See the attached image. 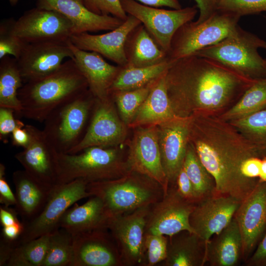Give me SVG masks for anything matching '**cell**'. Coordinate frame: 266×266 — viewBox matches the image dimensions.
I'll return each mask as SVG.
<instances>
[{"label": "cell", "instance_id": "6da1fadb", "mask_svg": "<svg viewBox=\"0 0 266 266\" xmlns=\"http://www.w3.org/2000/svg\"><path fill=\"white\" fill-rule=\"evenodd\" d=\"M166 79L173 111L176 116L184 118L195 114L219 116L256 81L196 55L171 63Z\"/></svg>", "mask_w": 266, "mask_h": 266}, {"label": "cell", "instance_id": "7a4b0ae2", "mask_svg": "<svg viewBox=\"0 0 266 266\" xmlns=\"http://www.w3.org/2000/svg\"><path fill=\"white\" fill-rule=\"evenodd\" d=\"M189 142L214 177L216 194L241 201L260 181L244 176L241 167L247 159L263 158L266 152L253 145L229 122L218 116H190Z\"/></svg>", "mask_w": 266, "mask_h": 266}, {"label": "cell", "instance_id": "3957f363", "mask_svg": "<svg viewBox=\"0 0 266 266\" xmlns=\"http://www.w3.org/2000/svg\"><path fill=\"white\" fill-rule=\"evenodd\" d=\"M88 89L74 58H69L52 73L24 83L18 93L22 105L20 116L43 123L54 109Z\"/></svg>", "mask_w": 266, "mask_h": 266}, {"label": "cell", "instance_id": "277c9868", "mask_svg": "<svg viewBox=\"0 0 266 266\" xmlns=\"http://www.w3.org/2000/svg\"><path fill=\"white\" fill-rule=\"evenodd\" d=\"M87 190L102 200L111 217L151 205L164 196L158 182L132 170L119 178L89 183Z\"/></svg>", "mask_w": 266, "mask_h": 266}, {"label": "cell", "instance_id": "5b68a950", "mask_svg": "<svg viewBox=\"0 0 266 266\" xmlns=\"http://www.w3.org/2000/svg\"><path fill=\"white\" fill-rule=\"evenodd\" d=\"M58 184L82 179L88 183L119 178L131 170L117 146L87 148L76 154L58 153Z\"/></svg>", "mask_w": 266, "mask_h": 266}, {"label": "cell", "instance_id": "8992f818", "mask_svg": "<svg viewBox=\"0 0 266 266\" xmlns=\"http://www.w3.org/2000/svg\"><path fill=\"white\" fill-rule=\"evenodd\" d=\"M97 99L87 91L54 109L42 130L59 153H68L83 139L90 125Z\"/></svg>", "mask_w": 266, "mask_h": 266}, {"label": "cell", "instance_id": "52a82bcc", "mask_svg": "<svg viewBox=\"0 0 266 266\" xmlns=\"http://www.w3.org/2000/svg\"><path fill=\"white\" fill-rule=\"evenodd\" d=\"M265 40L239 26L231 35L195 54L216 61L249 79L266 78V59L259 54Z\"/></svg>", "mask_w": 266, "mask_h": 266}, {"label": "cell", "instance_id": "ba28073f", "mask_svg": "<svg viewBox=\"0 0 266 266\" xmlns=\"http://www.w3.org/2000/svg\"><path fill=\"white\" fill-rule=\"evenodd\" d=\"M241 17L217 11L210 18L201 23L187 22L174 34L167 54L170 64L199 51L217 43L233 33Z\"/></svg>", "mask_w": 266, "mask_h": 266}, {"label": "cell", "instance_id": "9c48e42d", "mask_svg": "<svg viewBox=\"0 0 266 266\" xmlns=\"http://www.w3.org/2000/svg\"><path fill=\"white\" fill-rule=\"evenodd\" d=\"M88 184L82 179H76L53 187L41 212L32 221L23 223L24 229L16 241V246L59 229L65 212L77 201L92 196L87 190Z\"/></svg>", "mask_w": 266, "mask_h": 266}, {"label": "cell", "instance_id": "30bf717a", "mask_svg": "<svg viewBox=\"0 0 266 266\" xmlns=\"http://www.w3.org/2000/svg\"><path fill=\"white\" fill-rule=\"evenodd\" d=\"M125 12L138 19L158 45L167 54L177 30L192 21L199 11L197 6L165 9L143 4L135 0H120Z\"/></svg>", "mask_w": 266, "mask_h": 266}, {"label": "cell", "instance_id": "8fae6325", "mask_svg": "<svg viewBox=\"0 0 266 266\" xmlns=\"http://www.w3.org/2000/svg\"><path fill=\"white\" fill-rule=\"evenodd\" d=\"M12 31L28 43L67 42L73 34V26L60 13L36 7L26 11L18 20H14Z\"/></svg>", "mask_w": 266, "mask_h": 266}, {"label": "cell", "instance_id": "7c38bea8", "mask_svg": "<svg viewBox=\"0 0 266 266\" xmlns=\"http://www.w3.org/2000/svg\"><path fill=\"white\" fill-rule=\"evenodd\" d=\"M151 205L110 218L108 230L119 250L123 266H144V239Z\"/></svg>", "mask_w": 266, "mask_h": 266}, {"label": "cell", "instance_id": "4fadbf2b", "mask_svg": "<svg viewBox=\"0 0 266 266\" xmlns=\"http://www.w3.org/2000/svg\"><path fill=\"white\" fill-rule=\"evenodd\" d=\"M25 128L30 135V142L15 155V158L33 178L52 189L58 184V152L42 130L29 124Z\"/></svg>", "mask_w": 266, "mask_h": 266}, {"label": "cell", "instance_id": "5bb4252c", "mask_svg": "<svg viewBox=\"0 0 266 266\" xmlns=\"http://www.w3.org/2000/svg\"><path fill=\"white\" fill-rule=\"evenodd\" d=\"M195 205L179 194L175 185L169 186L163 198L151 205L145 233L170 237L183 231L193 233L189 218Z\"/></svg>", "mask_w": 266, "mask_h": 266}, {"label": "cell", "instance_id": "9a60e30c", "mask_svg": "<svg viewBox=\"0 0 266 266\" xmlns=\"http://www.w3.org/2000/svg\"><path fill=\"white\" fill-rule=\"evenodd\" d=\"M135 129L127 153L131 170L158 182L162 186L165 196L169 185L162 164L156 125Z\"/></svg>", "mask_w": 266, "mask_h": 266}, {"label": "cell", "instance_id": "2e32d148", "mask_svg": "<svg viewBox=\"0 0 266 266\" xmlns=\"http://www.w3.org/2000/svg\"><path fill=\"white\" fill-rule=\"evenodd\" d=\"M127 127L119 116L111 97L97 100L91 121L82 141L67 154H76L93 146H117L126 139Z\"/></svg>", "mask_w": 266, "mask_h": 266}, {"label": "cell", "instance_id": "e0dca14e", "mask_svg": "<svg viewBox=\"0 0 266 266\" xmlns=\"http://www.w3.org/2000/svg\"><path fill=\"white\" fill-rule=\"evenodd\" d=\"M233 218L241 233L242 259L246 262L266 232V182L259 181L241 201Z\"/></svg>", "mask_w": 266, "mask_h": 266}, {"label": "cell", "instance_id": "ac0fdd59", "mask_svg": "<svg viewBox=\"0 0 266 266\" xmlns=\"http://www.w3.org/2000/svg\"><path fill=\"white\" fill-rule=\"evenodd\" d=\"M190 117L176 116L156 125L162 166L169 186L175 185L188 145Z\"/></svg>", "mask_w": 266, "mask_h": 266}, {"label": "cell", "instance_id": "d6986e66", "mask_svg": "<svg viewBox=\"0 0 266 266\" xmlns=\"http://www.w3.org/2000/svg\"><path fill=\"white\" fill-rule=\"evenodd\" d=\"M240 202L233 197L216 193L200 200L189 218L193 233L208 240L229 224Z\"/></svg>", "mask_w": 266, "mask_h": 266}, {"label": "cell", "instance_id": "ffe728a7", "mask_svg": "<svg viewBox=\"0 0 266 266\" xmlns=\"http://www.w3.org/2000/svg\"><path fill=\"white\" fill-rule=\"evenodd\" d=\"M68 41L28 43L17 60L24 83L52 73L61 66L66 58H73Z\"/></svg>", "mask_w": 266, "mask_h": 266}, {"label": "cell", "instance_id": "44dd1931", "mask_svg": "<svg viewBox=\"0 0 266 266\" xmlns=\"http://www.w3.org/2000/svg\"><path fill=\"white\" fill-rule=\"evenodd\" d=\"M108 230L72 235L71 266H123L116 244Z\"/></svg>", "mask_w": 266, "mask_h": 266}, {"label": "cell", "instance_id": "7402d4cb", "mask_svg": "<svg viewBox=\"0 0 266 266\" xmlns=\"http://www.w3.org/2000/svg\"><path fill=\"white\" fill-rule=\"evenodd\" d=\"M136 18L128 15L118 27L103 34L84 33L73 34L70 42L78 48L96 52L122 67L127 65L125 45L127 37L135 27L141 24Z\"/></svg>", "mask_w": 266, "mask_h": 266}, {"label": "cell", "instance_id": "603a6c76", "mask_svg": "<svg viewBox=\"0 0 266 266\" xmlns=\"http://www.w3.org/2000/svg\"><path fill=\"white\" fill-rule=\"evenodd\" d=\"M36 7L55 10L65 16L72 24L73 34L111 31L124 21L112 15L97 14L78 0H37Z\"/></svg>", "mask_w": 266, "mask_h": 266}, {"label": "cell", "instance_id": "cb8c5ba5", "mask_svg": "<svg viewBox=\"0 0 266 266\" xmlns=\"http://www.w3.org/2000/svg\"><path fill=\"white\" fill-rule=\"evenodd\" d=\"M68 43L76 64L85 77L92 95L99 100L110 99V88L122 66L108 63L96 52L78 48L70 40Z\"/></svg>", "mask_w": 266, "mask_h": 266}, {"label": "cell", "instance_id": "d4e9b609", "mask_svg": "<svg viewBox=\"0 0 266 266\" xmlns=\"http://www.w3.org/2000/svg\"><path fill=\"white\" fill-rule=\"evenodd\" d=\"M110 218L102 200L93 196L81 205L75 203L70 207L61 217L59 226L72 235L108 230Z\"/></svg>", "mask_w": 266, "mask_h": 266}, {"label": "cell", "instance_id": "484cf974", "mask_svg": "<svg viewBox=\"0 0 266 266\" xmlns=\"http://www.w3.org/2000/svg\"><path fill=\"white\" fill-rule=\"evenodd\" d=\"M15 188V209L24 224L34 219L42 211L52 189L35 180L24 169L14 171L12 175Z\"/></svg>", "mask_w": 266, "mask_h": 266}, {"label": "cell", "instance_id": "4316f807", "mask_svg": "<svg viewBox=\"0 0 266 266\" xmlns=\"http://www.w3.org/2000/svg\"><path fill=\"white\" fill-rule=\"evenodd\" d=\"M241 233L234 219L206 242V263L211 266H235L242 259Z\"/></svg>", "mask_w": 266, "mask_h": 266}, {"label": "cell", "instance_id": "83f0119b", "mask_svg": "<svg viewBox=\"0 0 266 266\" xmlns=\"http://www.w3.org/2000/svg\"><path fill=\"white\" fill-rule=\"evenodd\" d=\"M164 266H203L206 263L207 241L194 233L181 231L169 237Z\"/></svg>", "mask_w": 266, "mask_h": 266}, {"label": "cell", "instance_id": "f1b7e54d", "mask_svg": "<svg viewBox=\"0 0 266 266\" xmlns=\"http://www.w3.org/2000/svg\"><path fill=\"white\" fill-rule=\"evenodd\" d=\"M167 70L157 79L128 127L136 128L157 125L176 116L167 93L166 79Z\"/></svg>", "mask_w": 266, "mask_h": 266}, {"label": "cell", "instance_id": "f546056e", "mask_svg": "<svg viewBox=\"0 0 266 266\" xmlns=\"http://www.w3.org/2000/svg\"><path fill=\"white\" fill-rule=\"evenodd\" d=\"M129 67H146L167 60V54L140 24L129 34L125 45Z\"/></svg>", "mask_w": 266, "mask_h": 266}, {"label": "cell", "instance_id": "4dcf8cb0", "mask_svg": "<svg viewBox=\"0 0 266 266\" xmlns=\"http://www.w3.org/2000/svg\"><path fill=\"white\" fill-rule=\"evenodd\" d=\"M24 84L17 60L9 56L0 59V107L13 109L20 115L22 105L18 96L19 89Z\"/></svg>", "mask_w": 266, "mask_h": 266}, {"label": "cell", "instance_id": "1f68e13d", "mask_svg": "<svg viewBox=\"0 0 266 266\" xmlns=\"http://www.w3.org/2000/svg\"><path fill=\"white\" fill-rule=\"evenodd\" d=\"M171 64L167 60L146 67H121L110 89L116 92L136 89L148 84L164 73Z\"/></svg>", "mask_w": 266, "mask_h": 266}, {"label": "cell", "instance_id": "d6a6232c", "mask_svg": "<svg viewBox=\"0 0 266 266\" xmlns=\"http://www.w3.org/2000/svg\"><path fill=\"white\" fill-rule=\"evenodd\" d=\"M266 107V78L256 81L232 106L219 115L227 122L239 119Z\"/></svg>", "mask_w": 266, "mask_h": 266}, {"label": "cell", "instance_id": "836d02e7", "mask_svg": "<svg viewBox=\"0 0 266 266\" xmlns=\"http://www.w3.org/2000/svg\"><path fill=\"white\" fill-rule=\"evenodd\" d=\"M183 167L200 200L216 194L215 181L189 142Z\"/></svg>", "mask_w": 266, "mask_h": 266}, {"label": "cell", "instance_id": "e575fe53", "mask_svg": "<svg viewBox=\"0 0 266 266\" xmlns=\"http://www.w3.org/2000/svg\"><path fill=\"white\" fill-rule=\"evenodd\" d=\"M72 234L60 228L50 233L47 252L41 266H71Z\"/></svg>", "mask_w": 266, "mask_h": 266}, {"label": "cell", "instance_id": "d590c367", "mask_svg": "<svg viewBox=\"0 0 266 266\" xmlns=\"http://www.w3.org/2000/svg\"><path fill=\"white\" fill-rule=\"evenodd\" d=\"M49 234L17 245L6 266H41L47 250Z\"/></svg>", "mask_w": 266, "mask_h": 266}, {"label": "cell", "instance_id": "8d00e7d4", "mask_svg": "<svg viewBox=\"0 0 266 266\" xmlns=\"http://www.w3.org/2000/svg\"><path fill=\"white\" fill-rule=\"evenodd\" d=\"M228 122L253 145L266 152V107Z\"/></svg>", "mask_w": 266, "mask_h": 266}, {"label": "cell", "instance_id": "74e56055", "mask_svg": "<svg viewBox=\"0 0 266 266\" xmlns=\"http://www.w3.org/2000/svg\"><path fill=\"white\" fill-rule=\"evenodd\" d=\"M158 78L136 89L111 94L114 102L117 104L121 119L128 127L148 96Z\"/></svg>", "mask_w": 266, "mask_h": 266}, {"label": "cell", "instance_id": "f35d334b", "mask_svg": "<svg viewBox=\"0 0 266 266\" xmlns=\"http://www.w3.org/2000/svg\"><path fill=\"white\" fill-rule=\"evenodd\" d=\"M14 19L2 21L0 25V59L11 55L17 60L28 44L15 35L12 31Z\"/></svg>", "mask_w": 266, "mask_h": 266}, {"label": "cell", "instance_id": "ab89813d", "mask_svg": "<svg viewBox=\"0 0 266 266\" xmlns=\"http://www.w3.org/2000/svg\"><path fill=\"white\" fill-rule=\"evenodd\" d=\"M167 236L163 234L145 233L144 266H154L165 260L168 244Z\"/></svg>", "mask_w": 266, "mask_h": 266}, {"label": "cell", "instance_id": "60d3db41", "mask_svg": "<svg viewBox=\"0 0 266 266\" xmlns=\"http://www.w3.org/2000/svg\"><path fill=\"white\" fill-rule=\"evenodd\" d=\"M217 10L241 17L266 12V0H216Z\"/></svg>", "mask_w": 266, "mask_h": 266}, {"label": "cell", "instance_id": "b9f144b4", "mask_svg": "<svg viewBox=\"0 0 266 266\" xmlns=\"http://www.w3.org/2000/svg\"><path fill=\"white\" fill-rule=\"evenodd\" d=\"M91 11L100 15H112L123 20L128 14L123 9L120 0H78Z\"/></svg>", "mask_w": 266, "mask_h": 266}, {"label": "cell", "instance_id": "7bdbcfd3", "mask_svg": "<svg viewBox=\"0 0 266 266\" xmlns=\"http://www.w3.org/2000/svg\"><path fill=\"white\" fill-rule=\"evenodd\" d=\"M179 194L186 200L196 204L200 199L183 167L180 171L175 183Z\"/></svg>", "mask_w": 266, "mask_h": 266}, {"label": "cell", "instance_id": "ee69618b", "mask_svg": "<svg viewBox=\"0 0 266 266\" xmlns=\"http://www.w3.org/2000/svg\"><path fill=\"white\" fill-rule=\"evenodd\" d=\"M14 112L12 109L0 107V139L5 142L16 126L17 119L14 118Z\"/></svg>", "mask_w": 266, "mask_h": 266}, {"label": "cell", "instance_id": "f6af8a7d", "mask_svg": "<svg viewBox=\"0 0 266 266\" xmlns=\"http://www.w3.org/2000/svg\"><path fill=\"white\" fill-rule=\"evenodd\" d=\"M5 167L0 164V202L3 205L9 207L16 204L15 195L12 191L5 178Z\"/></svg>", "mask_w": 266, "mask_h": 266}, {"label": "cell", "instance_id": "bcb514c9", "mask_svg": "<svg viewBox=\"0 0 266 266\" xmlns=\"http://www.w3.org/2000/svg\"><path fill=\"white\" fill-rule=\"evenodd\" d=\"M245 262L248 266H266V232Z\"/></svg>", "mask_w": 266, "mask_h": 266}, {"label": "cell", "instance_id": "7dc6e473", "mask_svg": "<svg viewBox=\"0 0 266 266\" xmlns=\"http://www.w3.org/2000/svg\"><path fill=\"white\" fill-rule=\"evenodd\" d=\"M12 143L17 147L26 148L31 141L30 135L24 123L17 119L16 126L11 133Z\"/></svg>", "mask_w": 266, "mask_h": 266}, {"label": "cell", "instance_id": "c3c4849f", "mask_svg": "<svg viewBox=\"0 0 266 266\" xmlns=\"http://www.w3.org/2000/svg\"><path fill=\"white\" fill-rule=\"evenodd\" d=\"M263 158L251 157L245 161L241 167L243 175L248 178H259Z\"/></svg>", "mask_w": 266, "mask_h": 266}, {"label": "cell", "instance_id": "681fc988", "mask_svg": "<svg viewBox=\"0 0 266 266\" xmlns=\"http://www.w3.org/2000/svg\"><path fill=\"white\" fill-rule=\"evenodd\" d=\"M196 2L199 16L196 21L198 23H201L210 18L217 10L216 0H194Z\"/></svg>", "mask_w": 266, "mask_h": 266}, {"label": "cell", "instance_id": "f907efd6", "mask_svg": "<svg viewBox=\"0 0 266 266\" xmlns=\"http://www.w3.org/2000/svg\"><path fill=\"white\" fill-rule=\"evenodd\" d=\"M24 229V225L22 222L2 227L0 237L8 241H16L23 233Z\"/></svg>", "mask_w": 266, "mask_h": 266}, {"label": "cell", "instance_id": "816d5d0a", "mask_svg": "<svg viewBox=\"0 0 266 266\" xmlns=\"http://www.w3.org/2000/svg\"><path fill=\"white\" fill-rule=\"evenodd\" d=\"M16 210L4 205L0 207V222L2 227L13 225L20 222Z\"/></svg>", "mask_w": 266, "mask_h": 266}, {"label": "cell", "instance_id": "f5cc1de1", "mask_svg": "<svg viewBox=\"0 0 266 266\" xmlns=\"http://www.w3.org/2000/svg\"><path fill=\"white\" fill-rule=\"evenodd\" d=\"M15 247V241H8L0 237V266H6Z\"/></svg>", "mask_w": 266, "mask_h": 266}, {"label": "cell", "instance_id": "db71d44e", "mask_svg": "<svg viewBox=\"0 0 266 266\" xmlns=\"http://www.w3.org/2000/svg\"><path fill=\"white\" fill-rule=\"evenodd\" d=\"M143 4L154 7L166 6L173 9L182 7L179 0H135Z\"/></svg>", "mask_w": 266, "mask_h": 266}, {"label": "cell", "instance_id": "11a10c76", "mask_svg": "<svg viewBox=\"0 0 266 266\" xmlns=\"http://www.w3.org/2000/svg\"><path fill=\"white\" fill-rule=\"evenodd\" d=\"M261 181L266 182V156L262 160L261 173L259 178Z\"/></svg>", "mask_w": 266, "mask_h": 266}, {"label": "cell", "instance_id": "9f6ffc18", "mask_svg": "<svg viewBox=\"0 0 266 266\" xmlns=\"http://www.w3.org/2000/svg\"><path fill=\"white\" fill-rule=\"evenodd\" d=\"M8 0L10 3L13 6L15 5L19 1V0Z\"/></svg>", "mask_w": 266, "mask_h": 266}, {"label": "cell", "instance_id": "6f0895ef", "mask_svg": "<svg viewBox=\"0 0 266 266\" xmlns=\"http://www.w3.org/2000/svg\"><path fill=\"white\" fill-rule=\"evenodd\" d=\"M266 18V16H265ZM262 48H265L266 49V41H265L263 45V46H262Z\"/></svg>", "mask_w": 266, "mask_h": 266}]
</instances>
